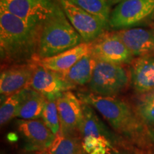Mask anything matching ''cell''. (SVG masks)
<instances>
[{"label": "cell", "mask_w": 154, "mask_h": 154, "mask_svg": "<svg viewBox=\"0 0 154 154\" xmlns=\"http://www.w3.org/2000/svg\"><path fill=\"white\" fill-rule=\"evenodd\" d=\"M130 76L133 87L143 94L154 89V54L139 57L133 60Z\"/></svg>", "instance_id": "cell-15"}, {"label": "cell", "mask_w": 154, "mask_h": 154, "mask_svg": "<svg viewBox=\"0 0 154 154\" xmlns=\"http://www.w3.org/2000/svg\"><path fill=\"white\" fill-rule=\"evenodd\" d=\"M154 13V0H124L111 11L109 26L125 29L143 22Z\"/></svg>", "instance_id": "cell-5"}, {"label": "cell", "mask_w": 154, "mask_h": 154, "mask_svg": "<svg viewBox=\"0 0 154 154\" xmlns=\"http://www.w3.org/2000/svg\"><path fill=\"white\" fill-rule=\"evenodd\" d=\"M42 120L54 135L60 132L61 126L56 101L47 99L45 108L42 113Z\"/></svg>", "instance_id": "cell-24"}, {"label": "cell", "mask_w": 154, "mask_h": 154, "mask_svg": "<svg viewBox=\"0 0 154 154\" xmlns=\"http://www.w3.org/2000/svg\"><path fill=\"white\" fill-rule=\"evenodd\" d=\"M29 87L47 100L57 101L63 92L72 90L75 86L64 79L60 73L54 72L37 63Z\"/></svg>", "instance_id": "cell-8"}, {"label": "cell", "mask_w": 154, "mask_h": 154, "mask_svg": "<svg viewBox=\"0 0 154 154\" xmlns=\"http://www.w3.org/2000/svg\"><path fill=\"white\" fill-rule=\"evenodd\" d=\"M83 113L84 116L79 131V135L82 138L88 136L103 138L109 140L116 148V146L121 143L120 139L117 138L118 136L109 129L91 105L83 102Z\"/></svg>", "instance_id": "cell-16"}, {"label": "cell", "mask_w": 154, "mask_h": 154, "mask_svg": "<svg viewBox=\"0 0 154 154\" xmlns=\"http://www.w3.org/2000/svg\"><path fill=\"white\" fill-rule=\"evenodd\" d=\"M49 154H86L83 149L82 139L76 135L59 132L48 149Z\"/></svg>", "instance_id": "cell-18"}, {"label": "cell", "mask_w": 154, "mask_h": 154, "mask_svg": "<svg viewBox=\"0 0 154 154\" xmlns=\"http://www.w3.org/2000/svg\"><path fill=\"white\" fill-rule=\"evenodd\" d=\"M36 154H49V153H48V151H47V150H44V151H41L39 153Z\"/></svg>", "instance_id": "cell-27"}, {"label": "cell", "mask_w": 154, "mask_h": 154, "mask_svg": "<svg viewBox=\"0 0 154 154\" xmlns=\"http://www.w3.org/2000/svg\"><path fill=\"white\" fill-rule=\"evenodd\" d=\"M91 51V42H82L72 49L63 51L53 57L38 59L34 58L38 65L54 72L62 73L66 72L79 61L82 57Z\"/></svg>", "instance_id": "cell-14"}, {"label": "cell", "mask_w": 154, "mask_h": 154, "mask_svg": "<svg viewBox=\"0 0 154 154\" xmlns=\"http://www.w3.org/2000/svg\"><path fill=\"white\" fill-rule=\"evenodd\" d=\"M97 59L90 52L82 57L66 72L60 73L74 86H84L91 82Z\"/></svg>", "instance_id": "cell-17"}, {"label": "cell", "mask_w": 154, "mask_h": 154, "mask_svg": "<svg viewBox=\"0 0 154 154\" xmlns=\"http://www.w3.org/2000/svg\"><path fill=\"white\" fill-rule=\"evenodd\" d=\"M116 33L134 57L154 54V27L125 29Z\"/></svg>", "instance_id": "cell-13"}, {"label": "cell", "mask_w": 154, "mask_h": 154, "mask_svg": "<svg viewBox=\"0 0 154 154\" xmlns=\"http://www.w3.org/2000/svg\"><path fill=\"white\" fill-rule=\"evenodd\" d=\"M79 98L91 105L121 137L143 145L147 139L146 124L135 109L123 100L101 96L91 91L80 92Z\"/></svg>", "instance_id": "cell-2"}, {"label": "cell", "mask_w": 154, "mask_h": 154, "mask_svg": "<svg viewBox=\"0 0 154 154\" xmlns=\"http://www.w3.org/2000/svg\"><path fill=\"white\" fill-rule=\"evenodd\" d=\"M84 42L69 21L64 11L56 4L42 26L37 49L38 59L53 57Z\"/></svg>", "instance_id": "cell-3"}, {"label": "cell", "mask_w": 154, "mask_h": 154, "mask_svg": "<svg viewBox=\"0 0 154 154\" xmlns=\"http://www.w3.org/2000/svg\"><path fill=\"white\" fill-rule=\"evenodd\" d=\"M96 59L105 62L124 64L131 63L134 56L116 32H103L91 42V51Z\"/></svg>", "instance_id": "cell-7"}, {"label": "cell", "mask_w": 154, "mask_h": 154, "mask_svg": "<svg viewBox=\"0 0 154 154\" xmlns=\"http://www.w3.org/2000/svg\"><path fill=\"white\" fill-rule=\"evenodd\" d=\"M56 103L60 121V132L79 136L84 116L82 100L69 90L63 92Z\"/></svg>", "instance_id": "cell-9"}, {"label": "cell", "mask_w": 154, "mask_h": 154, "mask_svg": "<svg viewBox=\"0 0 154 154\" xmlns=\"http://www.w3.org/2000/svg\"><path fill=\"white\" fill-rule=\"evenodd\" d=\"M17 127L31 150H47L54 139L55 135L39 119H20L17 121Z\"/></svg>", "instance_id": "cell-12"}, {"label": "cell", "mask_w": 154, "mask_h": 154, "mask_svg": "<svg viewBox=\"0 0 154 154\" xmlns=\"http://www.w3.org/2000/svg\"><path fill=\"white\" fill-rule=\"evenodd\" d=\"M123 1H124V0H107L108 3H109V5L110 6L117 5V4L120 3Z\"/></svg>", "instance_id": "cell-25"}, {"label": "cell", "mask_w": 154, "mask_h": 154, "mask_svg": "<svg viewBox=\"0 0 154 154\" xmlns=\"http://www.w3.org/2000/svg\"><path fill=\"white\" fill-rule=\"evenodd\" d=\"M135 110L144 124H154V89L140 94Z\"/></svg>", "instance_id": "cell-23"}, {"label": "cell", "mask_w": 154, "mask_h": 154, "mask_svg": "<svg viewBox=\"0 0 154 154\" xmlns=\"http://www.w3.org/2000/svg\"><path fill=\"white\" fill-rule=\"evenodd\" d=\"M61 8L69 21L84 42H94L104 32L109 25L103 21L74 5L69 0H59Z\"/></svg>", "instance_id": "cell-6"}, {"label": "cell", "mask_w": 154, "mask_h": 154, "mask_svg": "<svg viewBox=\"0 0 154 154\" xmlns=\"http://www.w3.org/2000/svg\"><path fill=\"white\" fill-rule=\"evenodd\" d=\"M109 154H132L129 153L128 151H113L112 153H109Z\"/></svg>", "instance_id": "cell-26"}, {"label": "cell", "mask_w": 154, "mask_h": 154, "mask_svg": "<svg viewBox=\"0 0 154 154\" xmlns=\"http://www.w3.org/2000/svg\"><path fill=\"white\" fill-rule=\"evenodd\" d=\"M42 24H36L0 9L2 61L18 62L37 52Z\"/></svg>", "instance_id": "cell-1"}, {"label": "cell", "mask_w": 154, "mask_h": 154, "mask_svg": "<svg viewBox=\"0 0 154 154\" xmlns=\"http://www.w3.org/2000/svg\"><path fill=\"white\" fill-rule=\"evenodd\" d=\"M47 99L32 89L26 99L19 107L16 117L22 120H32L42 118Z\"/></svg>", "instance_id": "cell-19"}, {"label": "cell", "mask_w": 154, "mask_h": 154, "mask_svg": "<svg viewBox=\"0 0 154 154\" xmlns=\"http://www.w3.org/2000/svg\"><path fill=\"white\" fill-rule=\"evenodd\" d=\"M55 5L52 0H1L0 9L30 22L43 24Z\"/></svg>", "instance_id": "cell-10"}, {"label": "cell", "mask_w": 154, "mask_h": 154, "mask_svg": "<svg viewBox=\"0 0 154 154\" xmlns=\"http://www.w3.org/2000/svg\"><path fill=\"white\" fill-rule=\"evenodd\" d=\"M82 146L86 154H109L119 151L109 140L94 136L83 138Z\"/></svg>", "instance_id": "cell-22"}, {"label": "cell", "mask_w": 154, "mask_h": 154, "mask_svg": "<svg viewBox=\"0 0 154 154\" xmlns=\"http://www.w3.org/2000/svg\"><path fill=\"white\" fill-rule=\"evenodd\" d=\"M74 5L90 13L109 26L111 6L107 0H69Z\"/></svg>", "instance_id": "cell-21"}, {"label": "cell", "mask_w": 154, "mask_h": 154, "mask_svg": "<svg viewBox=\"0 0 154 154\" xmlns=\"http://www.w3.org/2000/svg\"><path fill=\"white\" fill-rule=\"evenodd\" d=\"M151 26H152V27H154V24H151Z\"/></svg>", "instance_id": "cell-28"}, {"label": "cell", "mask_w": 154, "mask_h": 154, "mask_svg": "<svg viewBox=\"0 0 154 154\" xmlns=\"http://www.w3.org/2000/svg\"><path fill=\"white\" fill-rule=\"evenodd\" d=\"M32 88L30 87L23 88L16 93L4 98V101H2L1 109H0L1 126H5L11 119L16 117L19 107L22 104L24 100L27 98Z\"/></svg>", "instance_id": "cell-20"}, {"label": "cell", "mask_w": 154, "mask_h": 154, "mask_svg": "<svg viewBox=\"0 0 154 154\" xmlns=\"http://www.w3.org/2000/svg\"><path fill=\"white\" fill-rule=\"evenodd\" d=\"M130 79L131 76L122 65L98 60L88 86L92 93L114 97L126 89Z\"/></svg>", "instance_id": "cell-4"}, {"label": "cell", "mask_w": 154, "mask_h": 154, "mask_svg": "<svg viewBox=\"0 0 154 154\" xmlns=\"http://www.w3.org/2000/svg\"><path fill=\"white\" fill-rule=\"evenodd\" d=\"M37 63H16L4 69L0 75V93L4 98L29 87Z\"/></svg>", "instance_id": "cell-11"}]
</instances>
